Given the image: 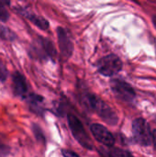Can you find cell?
Here are the masks:
<instances>
[{
    "label": "cell",
    "instance_id": "1",
    "mask_svg": "<svg viewBox=\"0 0 156 157\" xmlns=\"http://www.w3.org/2000/svg\"><path fill=\"white\" fill-rule=\"evenodd\" d=\"M83 103L91 110L95 111L106 123L108 125H116L119 121V117L113 109L108 106L105 101H103L99 97L86 93L83 97Z\"/></svg>",
    "mask_w": 156,
    "mask_h": 157
},
{
    "label": "cell",
    "instance_id": "2",
    "mask_svg": "<svg viewBox=\"0 0 156 157\" xmlns=\"http://www.w3.org/2000/svg\"><path fill=\"white\" fill-rule=\"evenodd\" d=\"M29 53L32 58L38 60L54 61L57 56L56 49L51 40L40 36L32 43Z\"/></svg>",
    "mask_w": 156,
    "mask_h": 157
},
{
    "label": "cell",
    "instance_id": "3",
    "mask_svg": "<svg viewBox=\"0 0 156 157\" xmlns=\"http://www.w3.org/2000/svg\"><path fill=\"white\" fill-rule=\"evenodd\" d=\"M97 72L104 76H114L122 69V62L116 54H108L102 57L97 63Z\"/></svg>",
    "mask_w": 156,
    "mask_h": 157
},
{
    "label": "cell",
    "instance_id": "4",
    "mask_svg": "<svg viewBox=\"0 0 156 157\" xmlns=\"http://www.w3.org/2000/svg\"><path fill=\"white\" fill-rule=\"evenodd\" d=\"M132 133L134 141L142 146H149L153 143V133L147 121L138 118L132 122Z\"/></svg>",
    "mask_w": 156,
    "mask_h": 157
},
{
    "label": "cell",
    "instance_id": "5",
    "mask_svg": "<svg viewBox=\"0 0 156 157\" xmlns=\"http://www.w3.org/2000/svg\"><path fill=\"white\" fill-rule=\"evenodd\" d=\"M67 120H68V125L70 127V130H71L74 139L84 148H86L87 150H92L93 145H92L91 140H90L86 129L84 128V125L80 121V120L76 116L72 115V114H69L67 116Z\"/></svg>",
    "mask_w": 156,
    "mask_h": 157
},
{
    "label": "cell",
    "instance_id": "6",
    "mask_svg": "<svg viewBox=\"0 0 156 157\" xmlns=\"http://www.w3.org/2000/svg\"><path fill=\"white\" fill-rule=\"evenodd\" d=\"M110 87L115 97L124 103H132L135 99L136 94L133 87L127 82L115 78L110 82Z\"/></svg>",
    "mask_w": 156,
    "mask_h": 157
},
{
    "label": "cell",
    "instance_id": "7",
    "mask_svg": "<svg viewBox=\"0 0 156 157\" xmlns=\"http://www.w3.org/2000/svg\"><path fill=\"white\" fill-rule=\"evenodd\" d=\"M57 38H58V44L60 48V52L63 59L67 60L69 59L74 52V44L70 33L67 29L58 27L57 28Z\"/></svg>",
    "mask_w": 156,
    "mask_h": 157
},
{
    "label": "cell",
    "instance_id": "8",
    "mask_svg": "<svg viewBox=\"0 0 156 157\" xmlns=\"http://www.w3.org/2000/svg\"><path fill=\"white\" fill-rule=\"evenodd\" d=\"M90 131L97 141L101 143L107 147L113 146L115 144L114 135L103 125L98 123H94L90 126Z\"/></svg>",
    "mask_w": 156,
    "mask_h": 157
},
{
    "label": "cell",
    "instance_id": "9",
    "mask_svg": "<svg viewBox=\"0 0 156 157\" xmlns=\"http://www.w3.org/2000/svg\"><path fill=\"white\" fill-rule=\"evenodd\" d=\"M12 89L16 97L25 99L29 95V87L26 77L18 71L12 75Z\"/></svg>",
    "mask_w": 156,
    "mask_h": 157
},
{
    "label": "cell",
    "instance_id": "10",
    "mask_svg": "<svg viewBox=\"0 0 156 157\" xmlns=\"http://www.w3.org/2000/svg\"><path fill=\"white\" fill-rule=\"evenodd\" d=\"M17 12L19 14H21L25 18H27L29 21H30L32 24H34L40 29H41V30H47L49 29L50 23L43 17L39 16V15L31 12L30 10H29V9H27L25 7H17Z\"/></svg>",
    "mask_w": 156,
    "mask_h": 157
},
{
    "label": "cell",
    "instance_id": "11",
    "mask_svg": "<svg viewBox=\"0 0 156 157\" xmlns=\"http://www.w3.org/2000/svg\"><path fill=\"white\" fill-rule=\"evenodd\" d=\"M25 100L27 101L29 107V109L37 114V115H40L41 116L43 114V107H42V103L44 101V98L38 95V94H35V93H29V95L27 96V98H25Z\"/></svg>",
    "mask_w": 156,
    "mask_h": 157
},
{
    "label": "cell",
    "instance_id": "12",
    "mask_svg": "<svg viewBox=\"0 0 156 157\" xmlns=\"http://www.w3.org/2000/svg\"><path fill=\"white\" fill-rule=\"evenodd\" d=\"M0 39L6 41H15L17 39V35L8 27L0 24Z\"/></svg>",
    "mask_w": 156,
    "mask_h": 157
},
{
    "label": "cell",
    "instance_id": "13",
    "mask_svg": "<svg viewBox=\"0 0 156 157\" xmlns=\"http://www.w3.org/2000/svg\"><path fill=\"white\" fill-rule=\"evenodd\" d=\"M100 154L102 155H107V156H113V157H119V156H131L132 154L129 151L126 150H120L118 148H113L112 146L109 147V149H105L102 152H100Z\"/></svg>",
    "mask_w": 156,
    "mask_h": 157
},
{
    "label": "cell",
    "instance_id": "14",
    "mask_svg": "<svg viewBox=\"0 0 156 157\" xmlns=\"http://www.w3.org/2000/svg\"><path fill=\"white\" fill-rule=\"evenodd\" d=\"M32 131H33V133H34L36 140L38 142H40V144H46V138H45V135H44L41 128L38 124H32Z\"/></svg>",
    "mask_w": 156,
    "mask_h": 157
},
{
    "label": "cell",
    "instance_id": "15",
    "mask_svg": "<svg viewBox=\"0 0 156 157\" xmlns=\"http://www.w3.org/2000/svg\"><path fill=\"white\" fill-rule=\"evenodd\" d=\"M10 17V14L5 6V4L0 1V21L6 22Z\"/></svg>",
    "mask_w": 156,
    "mask_h": 157
},
{
    "label": "cell",
    "instance_id": "16",
    "mask_svg": "<svg viewBox=\"0 0 156 157\" xmlns=\"http://www.w3.org/2000/svg\"><path fill=\"white\" fill-rule=\"evenodd\" d=\"M8 72L6 68L5 64L0 61V81H5L7 77Z\"/></svg>",
    "mask_w": 156,
    "mask_h": 157
},
{
    "label": "cell",
    "instance_id": "17",
    "mask_svg": "<svg viewBox=\"0 0 156 157\" xmlns=\"http://www.w3.org/2000/svg\"><path fill=\"white\" fill-rule=\"evenodd\" d=\"M62 155H63V156H66V157H78L79 155L76 154V153H74V152H72L71 150H63L62 151Z\"/></svg>",
    "mask_w": 156,
    "mask_h": 157
},
{
    "label": "cell",
    "instance_id": "18",
    "mask_svg": "<svg viewBox=\"0 0 156 157\" xmlns=\"http://www.w3.org/2000/svg\"><path fill=\"white\" fill-rule=\"evenodd\" d=\"M7 153H8V148H7L5 144H3L0 143V154L6 155V154H7Z\"/></svg>",
    "mask_w": 156,
    "mask_h": 157
},
{
    "label": "cell",
    "instance_id": "19",
    "mask_svg": "<svg viewBox=\"0 0 156 157\" xmlns=\"http://www.w3.org/2000/svg\"><path fill=\"white\" fill-rule=\"evenodd\" d=\"M153 143H154V148L156 150V130L154 131V132H153Z\"/></svg>",
    "mask_w": 156,
    "mask_h": 157
},
{
    "label": "cell",
    "instance_id": "20",
    "mask_svg": "<svg viewBox=\"0 0 156 157\" xmlns=\"http://www.w3.org/2000/svg\"><path fill=\"white\" fill-rule=\"evenodd\" d=\"M0 1H2L4 4H6V5H7V6L10 5V0H0Z\"/></svg>",
    "mask_w": 156,
    "mask_h": 157
},
{
    "label": "cell",
    "instance_id": "21",
    "mask_svg": "<svg viewBox=\"0 0 156 157\" xmlns=\"http://www.w3.org/2000/svg\"><path fill=\"white\" fill-rule=\"evenodd\" d=\"M153 22H154V27H155L156 29V16H154V17H153Z\"/></svg>",
    "mask_w": 156,
    "mask_h": 157
},
{
    "label": "cell",
    "instance_id": "22",
    "mask_svg": "<svg viewBox=\"0 0 156 157\" xmlns=\"http://www.w3.org/2000/svg\"><path fill=\"white\" fill-rule=\"evenodd\" d=\"M149 1H151V2H153V3H155L156 4V0H149Z\"/></svg>",
    "mask_w": 156,
    "mask_h": 157
},
{
    "label": "cell",
    "instance_id": "23",
    "mask_svg": "<svg viewBox=\"0 0 156 157\" xmlns=\"http://www.w3.org/2000/svg\"><path fill=\"white\" fill-rule=\"evenodd\" d=\"M155 121H156V117H155Z\"/></svg>",
    "mask_w": 156,
    "mask_h": 157
}]
</instances>
